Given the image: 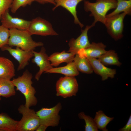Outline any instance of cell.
<instances>
[{"label":"cell","mask_w":131,"mask_h":131,"mask_svg":"<svg viewBox=\"0 0 131 131\" xmlns=\"http://www.w3.org/2000/svg\"><path fill=\"white\" fill-rule=\"evenodd\" d=\"M117 2V0H97L94 3L84 0V8L85 11L90 12V16L94 17V21L91 25L92 27L98 22L104 24L107 12L110 9H115Z\"/></svg>","instance_id":"2"},{"label":"cell","mask_w":131,"mask_h":131,"mask_svg":"<svg viewBox=\"0 0 131 131\" xmlns=\"http://www.w3.org/2000/svg\"><path fill=\"white\" fill-rule=\"evenodd\" d=\"M98 59L106 66L113 65L120 66L122 65L119 60L117 54L113 50H106Z\"/></svg>","instance_id":"19"},{"label":"cell","mask_w":131,"mask_h":131,"mask_svg":"<svg viewBox=\"0 0 131 131\" xmlns=\"http://www.w3.org/2000/svg\"><path fill=\"white\" fill-rule=\"evenodd\" d=\"M114 119L113 117L106 116L102 111L99 110L96 112L94 120L98 129L103 131H107L106 126Z\"/></svg>","instance_id":"23"},{"label":"cell","mask_w":131,"mask_h":131,"mask_svg":"<svg viewBox=\"0 0 131 131\" xmlns=\"http://www.w3.org/2000/svg\"><path fill=\"white\" fill-rule=\"evenodd\" d=\"M90 63L93 71L101 77L104 81L109 78H113L116 74V70L107 67L97 58H87Z\"/></svg>","instance_id":"13"},{"label":"cell","mask_w":131,"mask_h":131,"mask_svg":"<svg viewBox=\"0 0 131 131\" xmlns=\"http://www.w3.org/2000/svg\"><path fill=\"white\" fill-rule=\"evenodd\" d=\"M86 0H55L56 4L52 8L54 10L57 7L60 6L65 8L70 12L73 16L74 22L82 28L83 25L77 17L76 10V7L79 3L81 1Z\"/></svg>","instance_id":"15"},{"label":"cell","mask_w":131,"mask_h":131,"mask_svg":"<svg viewBox=\"0 0 131 131\" xmlns=\"http://www.w3.org/2000/svg\"><path fill=\"white\" fill-rule=\"evenodd\" d=\"M127 14L124 12L106 18L104 24L108 34L115 40L123 37V20Z\"/></svg>","instance_id":"7"},{"label":"cell","mask_w":131,"mask_h":131,"mask_svg":"<svg viewBox=\"0 0 131 131\" xmlns=\"http://www.w3.org/2000/svg\"><path fill=\"white\" fill-rule=\"evenodd\" d=\"M36 1L42 4L48 3L53 4L55 6L56 4L55 0H36Z\"/></svg>","instance_id":"30"},{"label":"cell","mask_w":131,"mask_h":131,"mask_svg":"<svg viewBox=\"0 0 131 131\" xmlns=\"http://www.w3.org/2000/svg\"><path fill=\"white\" fill-rule=\"evenodd\" d=\"M13 0H0V20L2 14L10 8Z\"/></svg>","instance_id":"28"},{"label":"cell","mask_w":131,"mask_h":131,"mask_svg":"<svg viewBox=\"0 0 131 131\" xmlns=\"http://www.w3.org/2000/svg\"><path fill=\"white\" fill-rule=\"evenodd\" d=\"M56 95L64 98L75 96L78 92V85L75 77H61L56 85Z\"/></svg>","instance_id":"6"},{"label":"cell","mask_w":131,"mask_h":131,"mask_svg":"<svg viewBox=\"0 0 131 131\" xmlns=\"http://www.w3.org/2000/svg\"><path fill=\"white\" fill-rule=\"evenodd\" d=\"M1 98H0V100H1Z\"/></svg>","instance_id":"32"},{"label":"cell","mask_w":131,"mask_h":131,"mask_svg":"<svg viewBox=\"0 0 131 131\" xmlns=\"http://www.w3.org/2000/svg\"><path fill=\"white\" fill-rule=\"evenodd\" d=\"M44 73H58L64 74L65 76L75 77L79 74V72L73 61L67 64L66 65L64 66L53 67Z\"/></svg>","instance_id":"18"},{"label":"cell","mask_w":131,"mask_h":131,"mask_svg":"<svg viewBox=\"0 0 131 131\" xmlns=\"http://www.w3.org/2000/svg\"><path fill=\"white\" fill-rule=\"evenodd\" d=\"M15 75V66L12 61L7 58L0 57V79H11Z\"/></svg>","instance_id":"17"},{"label":"cell","mask_w":131,"mask_h":131,"mask_svg":"<svg viewBox=\"0 0 131 131\" xmlns=\"http://www.w3.org/2000/svg\"><path fill=\"white\" fill-rule=\"evenodd\" d=\"M35 1L36 0H13L10 8L11 11L12 13H15L20 8L30 5Z\"/></svg>","instance_id":"27"},{"label":"cell","mask_w":131,"mask_h":131,"mask_svg":"<svg viewBox=\"0 0 131 131\" xmlns=\"http://www.w3.org/2000/svg\"><path fill=\"white\" fill-rule=\"evenodd\" d=\"M1 49L3 50L7 51L18 61L19 63L18 71L24 69L28 65L29 61L34 56L32 50H24L17 47L15 49H13L11 46L7 45Z\"/></svg>","instance_id":"10"},{"label":"cell","mask_w":131,"mask_h":131,"mask_svg":"<svg viewBox=\"0 0 131 131\" xmlns=\"http://www.w3.org/2000/svg\"><path fill=\"white\" fill-rule=\"evenodd\" d=\"M18 110L22 117L18 121L17 131H35L40 125L39 118L36 112L23 105L20 106Z\"/></svg>","instance_id":"4"},{"label":"cell","mask_w":131,"mask_h":131,"mask_svg":"<svg viewBox=\"0 0 131 131\" xmlns=\"http://www.w3.org/2000/svg\"><path fill=\"white\" fill-rule=\"evenodd\" d=\"M92 27L91 25H87L84 29H82L81 34L77 38L75 39L72 38L70 40L68 43L69 49L68 52L73 53L75 55L80 50L90 46V43L88 39V33Z\"/></svg>","instance_id":"11"},{"label":"cell","mask_w":131,"mask_h":131,"mask_svg":"<svg viewBox=\"0 0 131 131\" xmlns=\"http://www.w3.org/2000/svg\"><path fill=\"white\" fill-rule=\"evenodd\" d=\"M34 58L32 62L35 64L39 68V71L36 73L35 79L38 81L42 74L53 67L49 59V56L46 52L45 48L42 47L39 52L32 50Z\"/></svg>","instance_id":"9"},{"label":"cell","mask_w":131,"mask_h":131,"mask_svg":"<svg viewBox=\"0 0 131 131\" xmlns=\"http://www.w3.org/2000/svg\"><path fill=\"white\" fill-rule=\"evenodd\" d=\"M27 31L31 35H37L47 36L58 35L49 22L39 17L30 21Z\"/></svg>","instance_id":"8"},{"label":"cell","mask_w":131,"mask_h":131,"mask_svg":"<svg viewBox=\"0 0 131 131\" xmlns=\"http://www.w3.org/2000/svg\"><path fill=\"white\" fill-rule=\"evenodd\" d=\"M73 61L79 71L88 74L93 72L91 65L86 58L77 54L75 55Z\"/></svg>","instance_id":"20"},{"label":"cell","mask_w":131,"mask_h":131,"mask_svg":"<svg viewBox=\"0 0 131 131\" xmlns=\"http://www.w3.org/2000/svg\"><path fill=\"white\" fill-rule=\"evenodd\" d=\"M33 77L32 74L26 70L21 76L14 78L12 80L17 90L25 96V105L27 107L36 105L38 102L35 96V89L32 86Z\"/></svg>","instance_id":"1"},{"label":"cell","mask_w":131,"mask_h":131,"mask_svg":"<svg viewBox=\"0 0 131 131\" xmlns=\"http://www.w3.org/2000/svg\"><path fill=\"white\" fill-rule=\"evenodd\" d=\"M9 9L2 15L0 19L2 25L10 29L16 28L27 30L30 21L17 17H13L9 14Z\"/></svg>","instance_id":"12"},{"label":"cell","mask_w":131,"mask_h":131,"mask_svg":"<svg viewBox=\"0 0 131 131\" xmlns=\"http://www.w3.org/2000/svg\"><path fill=\"white\" fill-rule=\"evenodd\" d=\"M75 54L72 52H66L65 50L55 52L49 56V59L53 66L57 67L61 64H67L73 61Z\"/></svg>","instance_id":"16"},{"label":"cell","mask_w":131,"mask_h":131,"mask_svg":"<svg viewBox=\"0 0 131 131\" xmlns=\"http://www.w3.org/2000/svg\"><path fill=\"white\" fill-rule=\"evenodd\" d=\"M18 121L5 114H0V131H17Z\"/></svg>","instance_id":"21"},{"label":"cell","mask_w":131,"mask_h":131,"mask_svg":"<svg viewBox=\"0 0 131 131\" xmlns=\"http://www.w3.org/2000/svg\"><path fill=\"white\" fill-rule=\"evenodd\" d=\"M106 47L101 42H93L88 47L79 51L77 54L87 58H98L106 51Z\"/></svg>","instance_id":"14"},{"label":"cell","mask_w":131,"mask_h":131,"mask_svg":"<svg viewBox=\"0 0 131 131\" xmlns=\"http://www.w3.org/2000/svg\"><path fill=\"white\" fill-rule=\"evenodd\" d=\"M117 6L115 10L112 12L106 15V18L124 12L127 15L131 14V0H117Z\"/></svg>","instance_id":"24"},{"label":"cell","mask_w":131,"mask_h":131,"mask_svg":"<svg viewBox=\"0 0 131 131\" xmlns=\"http://www.w3.org/2000/svg\"><path fill=\"white\" fill-rule=\"evenodd\" d=\"M119 131H131V115H130L129 119L126 125L123 128L119 129Z\"/></svg>","instance_id":"29"},{"label":"cell","mask_w":131,"mask_h":131,"mask_svg":"<svg viewBox=\"0 0 131 131\" xmlns=\"http://www.w3.org/2000/svg\"><path fill=\"white\" fill-rule=\"evenodd\" d=\"M62 108L61 103L59 102L52 107H43L36 112L39 118L40 124L47 127L58 126L60 119L59 113Z\"/></svg>","instance_id":"5"},{"label":"cell","mask_w":131,"mask_h":131,"mask_svg":"<svg viewBox=\"0 0 131 131\" xmlns=\"http://www.w3.org/2000/svg\"><path fill=\"white\" fill-rule=\"evenodd\" d=\"M79 119H83L85 123V131H98V129L94 119L90 116L87 115L83 112H81L78 114Z\"/></svg>","instance_id":"25"},{"label":"cell","mask_w":131,"mask_h":131,"mask_svg":"<svg viewBox=\"0 0 131 131\" xmlns=\"http://www.w3.org/2000/svg\"><path fill=\"white\" fill-rule=\"evenodd\" d=\"M10 36L9 29L2 25L0 26V49L7 45Z\"/></svg>","instance_id":"26"},{"label":"cell","mask_w":131,"mask_h":131,"mask_svg":"<svg viewBox=\"0 0 131 131\" xmlns=\"http://www.w3.org/2000/svg\"><path fill=\"white\" fill-rule=\"evenodd\" d=\"M15 86L11 79H0V97L8 98L15 95Z\"/></svg>","instance_id":"22"},{"label":"cell","mask_w":131,"mask_h":131,"mask_svg":"<svg viewBox=\"0 0 131 131\" xmlns=\"http://www.w3.org/2000/svg\"><path fill=\"white\" fill-rule=\"evenodd\" d=\"M10 36L7 45L10 46H16L25 50H34L37 47L42 46L41 42L34 41L27 30L16 28L9 29Z\"/></svg>","instance_id":"3"},{"label":"cell","mask_w":131,"mask_h":131,"mask_svg":"<svg viewBox=\"0 0 131 131\" xmlns=\"http://www.w3.org/2000/svg\"><path fill=\"white\" fill-rule=\"evenodd\" d=\"M47 127L45 126L42 124H40L36 129V131H45Z\"/></svg>","instance_id":"31"}]
</instances>
